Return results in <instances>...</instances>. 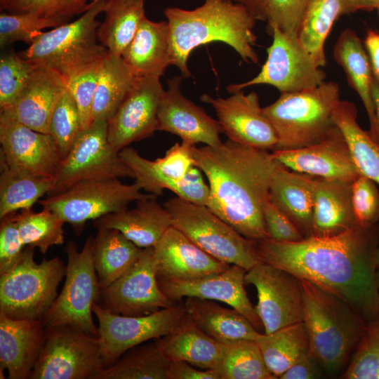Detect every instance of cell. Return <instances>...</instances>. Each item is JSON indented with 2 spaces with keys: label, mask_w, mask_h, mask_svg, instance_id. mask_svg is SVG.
Instances as JSON below:
<instances>
[{
  "label": "cell",
  "mask_w": 379,
  "mask_h": 379,
  "mask_svg": "<svg viewBox=\"0 0 379 379\" xmlns=\"http://www.w3.org/2000/svg\"><path fill=\"white\" fill-rule=\"evenodd\" d=\"M379 224L357 225L332 237L256 244L262 262L337 295L368 323L379 319L377 251Z\"/></svg>",
  "instance_id": "1"
},
{
  "label": "cell",
  "mask_w": 379,
  "mask_h": 379,
  "mask_svg": "<svg viewBox=\"0 0 379 379\" xmlns=\"http://www.w3.org/2000/svg\"><path fill=\"white\" fill-rule=\"evenodd\" d=\"M194 157L208 182L207 207L246 239L257 243L268 238L263 208L280 162L267 150L229 139L215 147L194 146Z\"/></svg>",
  "instance_id": "2"
},
{
  "label": "cell",
  "mask_w": 379,
  "mask_h": 379,
  "mask_svg": "<svg viewBox=\"0 0 379 379\" xmlns=\"http://www.w3.org/2000/svg\"><path fill=\"white\" fill-rule=\"evenodd\" d=\"M164 14L170 31L171 65L180 69L183 78L191 76L187 61L192 51L212 42L229 45L246 62H258L253 48L256 20L233 0H204L192 10L168 7Z\"/></svg>",
  "instance_id": "3"
},
{
  "label": "cell",
  "mask_w": 379,
  "mask_h": 379,
  "mask_svg": "<svg viewBox=\"0 0 379 379\" xmlns=\"http://www.w3.org/2000/svg\"><path fill=\"white\" fill-rule=\"evenodd\" d=\"M301 281L309 354L324 372L335 375L346 369L368 324L340 298L308 281Z\"/></svg>",
  "instance_id": "4"
},
{
  "label": "cell",
  "mask_w": 379,
  "mask_h": 379,
  "mask_svg": "<svg viewBox=\"0 0 379 379\" xmlns=\"http://www.w3.org/2000/svg\"><path fill=\"white\" fill-rule=\"evenodd\" d=\"M107 0L91 2L82 15L48 32H42L21 56L36 66L59 74L67 83L109 53L98 39L100 23L96 17L104 11Z\"/></svg>",
  "instance_id": "5"
},
{
  "label": "cell",
  "mask_w": 379,
  "mask_h": 379,
  "mask_svg": "<svg viewBox=\"0 0 379 379\" xmlns=\"http://www.w3.org/2000/svg\"><path fill=\"white\" fill-rule=\"evenodd\" d=\"M339 93L338 83L324 81L312 89L282 93L274 102L262 108L277 134L274 149L311 145L336 130L333 112L340 101Z\"/></svg>",
  "instance_id": "6"
},
{
  "label": "cell",
  "mask_w": 379,
  "mask_h": 379,
  "mask_svg": "<svg viewBox=\"0 0 379 379\" xmlns=\"http://www.w3.org/2000/svg\"><path fill=\"white\" fill-rule=\"evenodd\" d=\"M34 253V247L27 246L17 265L0 274V312L14 319H42L66 273L60 258L37 263Z\"/></svg>",
  "instance_id": "7"
},
{
  "label": "cell",
  "mask_w": 379,
  "mask_h": 379,
  "mask_svg": "<svg viewBox=\"0 0 379 379\" xmlns=\"http://www.w3.org/2000/svg\"><path fill=\"white\" fill-rule=\"evenodd\" d=\"M194 146L185 142H176L164 157L154 161L144 158L129 147L121 150L119 154L142 190L157 197L161 196L164 190H168L182 199L207 206L210 187L195 165Z\"/></svg>",
  "instance_id": "8"
},
{
  "label": "cell",
  "mask_w": 379,
  "mask_h": 379,
  "mask_svg": "<svg viewBox=\"0 0 379 379\" xmlns=\"http://www.w3.org/2000/svg\"><path fill=\"white\" fill-rule=\"evenodd\" d=\"M163 205L170 213L172 225L215 259L246 271L261 261L257 243L240 234L207 206L178 197Z\"/></svg>",
  "instance_id": "9"
},
{
  "label": "cell",
  "mask_w": 379,
  "mask_h": 379,
  "mask_svg": "<svg viewBox=\"0 0 379 379\" xmlns=\"http://www.w3.org/2000/svg\"><path fill=\"white\" fill-rule=\"evenodd\" d=\"M93 251V236L86 239L81 251L74 241L66 244L65 282L41 319L46 328L68 325L98 337L92 308L93 303L98 301L101 288L95 268Z\"/></svg>",
  "instance_id": "10"
},
{
  "label": "cell",
  "mask_w": 379,
  "mask_h": 379,
  "mask_svg": "<svg viewBox=\"0 0 379 379\" xmlns=\"http://www.w3.org/2000/svg\"><path fill=\"white\" fill-rule=\"evenodd\" d=\"M141 190L137 183L127 185L118 178L82 181L39 202L65 223L70 224L79 236L86 221L124 210L133 201L154 196Z\"/></svg>",
  "instance_id": "11"
},
{
  "label": "cell",
  "mask_w": 379,
  "mask_h": 379,
  "mask_svg": "<svg viewBox=\"0 0 379 379\" xmlns=\"http://www.w3.org/2000/svg\"><path fill=\"white\" fill-rule=\"evenodd\" d=\"M104 368L98 337L75 327L46 328V340L29 379H95Z\"/></svg>",
  "instance_id": "12"
},
{
  "label": "cell",
  "mask_w": 379,
  "mask_h": 379,
  "mask_svg": "<svg viewBox=\"0 0 379 379\" xmlns=\"http://www.w3.org/2000/svg\"><path fill=\"white\" fill-rule=\"evenodd\" d=\"M134 178L131 168L107 138V121H94L79 133L62 160L48 195L60 193L82 181Z\"/></svg>",
  "instance_id": "13"
},
{
  "label": "cell",
  "mask_w": 379,
  "mask_h": 379,
  "mask_svg": "<svg viewBox=\"0 0 379 379\" xmlns=\"http://www.w3.org/2000/svg\"><path fill=\"white\" fill-rule=\"evenodd\" d=\"M98 320V340L104 368L140 344L171 333L186 319L184 305H173L144 316L112 313L97 302L92 308Z\"/></svg>",
  "instance_id": "14"
},
{
  "label": "cell",
  "mask_w": 379,
  "mask_h": 379,
  "mask_svg": "<svg viewBox=\"0 0 379 379\" xmlns=\"http://www.w3.org/2000/svg\"><path fill=\"white\" fill-rule=\"evenodd\" d=\"M267 31L273 40L260 72L249 81L229 85L227 90L230 93L258 84L271 85L281 93H293L316 88L325 81L326 72L317 65L296 34L276 27Z\"/></svg>",
  "instance_id": "15"
},
{
  "label": "cell",
  "mask_w": 379,
  "mask_h": 379,
  "mask_svg": "<svg viewBox=\"0 0 379 379\" xmlns=\"http://www.w3.org/2000/svg\"><path fill=\"white\" fill-rule=\"evenodd\" d=\"M104 309L124 316H144L175 305L161 291L154 247L144 248L132 267L101 288L97 302Z\"/></svg>",
  "instance_id": "16"
},
{
  "label": "cell",
  "mask_w": 379,
  "mask_h": 379,
  "mask_svg": "<svg viewBox=\"0 0 379 379\" xmlns=\"http://www.w3.org/2000/svg\"><path fill=\"white\" fill-rule=\"evenodd\" d=\"M245 284L257 290L255 307L265 333L302 321V288L298 277L260 261L246 271Z\"/></svg>",
  "instance_id": "17"
},
{
  "label": "cell",
  "mask_w": 379,
  "mask_h": 379,
  "mask_svg": "<svg viewBox=\"0 0 379 379\" xmlns=\"http://www.w3.org/2000/svg\"><path fill=\"white\" fill-rule=\"evenodd\" d=\"M159 77H135L114 115L107 121V138L119 152L157 131V114L164 90Z\"/></svg>",
  "instance_id": "18"
},
{
  "label": "cell",
  "mask_w": 379,
  "mask_h": 379,
  "mask_svg": "<svg viewBox=\"0 0 379 379\" xmlns=\"http://www.w3.org/2000/svg\"><path fill=\"white\" fill-rule=\"evenodd\" d=\"M200 99L214 109L218 121L229 140L260 149H274L278 143L275 129L265 116L256 92L232 93L226 98L203 94Z\"/></svg>",
  "instance_id": "19"
},
{
  "label": "cell",
  "mask_w": 379,
  "mask_h": 379,
  "mask_svg": "<svg viewBox=\"0 0 379 379\" xmlns=\"http://www.w3.org/2000/svg\"><path fill=\"white\" fill-rule=\"evenodd\" d=\"M1 157L11 168L53 178L62 158L50 134L0 117Z\"/></svg>",
  "instance_id": "20"
},
{
  "label": "cell",
  "mask_w": 379,
  "mask_h": 379,
  "mask_svg": "<svg viewBox=\"0 0 379 379\" xmlns=\"http://www.w3.org/2000/svg\"><path fill=\"white\" fill-rule=\"evenodd\" d=\"M182 76H175L168 81L157 114V131L178 135L190 145L204 143L215 147L220 145L222 128L218 120L211 117L200 107L181 92Z\"/></svg>",
  "instance_id": "21"
},
{
  "label": "cell",
  "mask_w": 379,
  "mask_h": 379,
  "mask_svg": "<svg viewBox=\"0 0 379 379\" xmlns=\"http://www.w3.org/2000/svg\"><path fill=\"white\" fill-rule=\"evenodd\" d=\"M246 273L242 267L232 265L222 272L197 279L158 281L163 293L173 301L195 297L222 302L238 310L257 330H261L262 324L244 288Z\"/></svg>",
  "instance_id": "22"
},
{
  "label": "cell",
  "mask_w": 379,
  "mask_h": 379,
  "mask_svg": "<svg viewBox=\"0 0 379 379\" xmlns=\"http://www.w3.org/2000/svg\"><path fill=\"white\" fill-rule=\"evenodd\" d=\"M272 154L286 168L311 176L353 181L360 175L338 127L315 144L296 149H274Z\"/></svg>",
  "instance_id": "23"
},
{
  "label": "cell",
  "mask_w": 379,
  "mask_h": 379,
  "mask_svg": "<svg viewBox=\"0 0 379 379\" xmlns=\"http://www.w3.org/2000/svg\"><path fill=\"white\" fill-rule=\"evenodd\" d=\"M158 281H188L222 272L224 263L171 226L154 246Z\"/></svg>",
  "instance_id": "24"
},
{
  "label": "cell",
  "mask_w": 379,
  "mask_h": 379,
  "mask_svg": "<svg viewBox=\"0 0 379 379\" xmlns=\"http://www.w3.org/2000/svg\"><path fill=\"white\" fill-rule=\"evenodd\" d=\"M66 86L59 74L46 67L36 66L18 98L1 110L0 117L48 133L52 113Z\"/></svg>",
  "instance_id": "25"
},
{
  "label": "cell",
  "mask_w": 379,
  "mask_h": 379,
  "mask_svg": "<svg viewBox=\"0 0 379 379\" xmlns=\"http://www.w3.org/2000/svg\"><path fill=\"white\" fill-rule=\"evenodd\" d=\"M41 319H14L0 312V373L9 379H27L46 340Z\"/></svg>",
  "instance_id": "26"
},
{
  "label": "cell",
  "mask_w": 379,
  "mask_h": 379,
  "mask_svg": "<svg viewBox=\"0 0 379 379\" xmlns=\"http://www.w3.org/2000/svg\"><path fill=\"white\" fill-rule=\"evenodd\" d=\"M152 196L135 201L131 209L109 213L94 220L96 229L112 228L142 248L154 247L171 227L170 213Z\"/></svg>",
  "instance_id": "27"
},
{
  "label": "cell",
  "mask_w": 379,
  "mask_h": 379,
  "mask_svg": "<svg viewBox=\"0 0 379 379\" xmlns=\"http://www.w3.org/2000/svg\"><path fill=\"white\" fill-rule=\"evenodd\" d=\"M353 181L313 179L312 236L332 237L357 225L351 201Z\"/></svg>",
  "instance_id": "28"
},
{
  "label": "cell",
  "mask_w": 379,
  "mask_h": 379,
  "mask_svg": "<svg viewBox=\"0 0 379 379\" xmlns=\"http://www.w3.org/2000/svg\"><path fill=\"white\" fill-rule=\"evenodd\" d=\"M170 42L168 22L145 16L121 57L135 77L160 78L171 65Z\"/></svg>",
  "instance_id": "29"
},
{
  "label": "cell",
  "mask_w": 379,
  "mask_h": 379,
  "mask_svg": "<svg viewBox=\"0 0 379 379\" xmlns=\"http://www.w3.org/2000/svg\"><path fill=\"white\" fill-rule=\"evenodd\" d=\"M313 179L307 174L291 172L280 163L270 187V201L294 223L305 238L312 236Z\"/></svg>",
  "instance_id": "30"
},
{
  "label": "cell",
  "mask_w": 379,
  "mask_h": 379,
  "mask_svg": "<svg viewBox=\"0 0 379 379\" xmlns=\"http://www.w3.org/2000/svg\"><path fill=\"white\" fill-rule=\"evenodd\" d=\"M333 58L344 70L347 83L359 95L369 120V133L379 143V127L371 93L373 78L364 41L351 29L343 30L334 46Z\"/></svg>",
  "instance_id": "31"
},
{
  "label": "cell",
  "mask_w": 379,
  "mask_h": 379,
  "mask_svg": "<svg viewBox=\"0 0 379 379\" xmlns=\"http://www.w3.org/2000/svg\"><path fill=\"white\" fill-rule=\"evenodd\" d=\"M189 318L221 344L255 340L259 332L238 310L222 307L214 300L186 298L183 304Z\"/></svg>",
  "instance_id": "32"
},
{
  "label": "cell",
  "mask_w": 379,
  "mask_h": 379,
  "mask_svg": "<svg viewBox=\"0 0 379 379\" xmlns=\"http://www.w3.org/2000/svg\"><path fill=\"white\" fill-rule=\"evenodd\" d=\"M171 361H183L204 370H216L223 344L206 334L187 316L171 333L156 339Z\"/></svg>",
  "instance_id": "33"
},
{
  "label": "cell",
  "mask_w": 379,
  "mask_h": 379,
  "mask_svg": "<svg viewBox=\"0 0 379 379\" xmlns=\"http://www.w3.org/2000/svg\"><path fill=\"white\" fill-rule=\"evenodd\" d=\"M97 230L93 258L99 285L103 288L128 271L144 248L136 246L116 229Z\"/></svg>",
  "instance_id": "34"
},
{
  "label": "cell",
  "mask_w": 379,
  "mask_h": 379,
  "mask_svg": "<svg viewBox=\"0 0 379 379\" xmlns=\"http://www.w3.org/2000/svg\"><path fill=\"white\" fill-rule=\"evenodd\" d=\"M357 119L355 105L340 100L333 112L334 122L347 142L359 174L379 185V143L360 127Z\"/></svg>",
  "instance_id": "35"
},
{
  "label": "cell",
  "mask_w": 379,
  "mask_h": 379,
  "mask_svg": "<svg viewBox=\"0 0 379 379\" xmlns=\"http://www.w3.org/2000/svg\"><path fill=\"white\" fill-rule=\"evenodd\" d=\"M53 187V178L10 167L0 157V219L32 206Z\"/></svg>",
  "instance_id": "36"
},
{
  "label": "cell",
  "mask_w": 379,
  "mask_h": 379,
  "mask_svg": "<svg viewBox=\"0 0 379 379\" xmlns=\"http://www.w3.org/2000/svg\"><path fill=\"white\" fill-rule=\"evenodd\" d=\"M105 16L98 28V41L109 53L121 56L145 17V0H107Z\"/></svg>",
  "instance_id": "37"
},
{
  "label": "cell",
  "mask_w": 379,
  "mask_h": 379,
  "mask_svg": "<svg viewBox=\"0 0 379 379\" xmlns=\"http://www.w3.org/2000/svg\"><path fill=\"white\" fill-rule=\"evenodd\" d=\"M270 372L279 378L294 362L309 354V339L302 321L255 339Z\"/></svg>",
  "instance_id": "38"
},
{
  "label": "cell",
  "mask_w": 379,
  "mask_h": 379,
  "mask_svg": "<svg viewBox=\"0 0 379 379\" xmlns=\"http://www.w3.org/2000/svg\"><path fill=\"white\" fill-rule=\"evenodd\" d=\"M135 78L121 56L108 53L101 62L93 104L92 121H107L114 115Z\"/></svg>",
  "instance_id": "39"
},
{
  "label": "cell",
  "mask_w": 379,
  "mask_h": 379,
  "mask_svg": "<svg viewBox=\"0 0 379 379\" xmlns=\"http://www.w3.org/2000/svg\"><path fill=\"white\" fill-rule=\"evenodd\" d=\"M342 15V0H310L297 36L318 67L326 65L324 44L335 21Z\"/></svg>",
  "instance_id": "40"
},
{
  "label": "cell",
  "mask_w": 379,
  "mask_h": 379,
  "mask_svg": "<svg viewBox=\"0 0 379 379\" xmlns=\"http://www.w3.org/2000/svg\"><path fill=\"white\" fill-rule=\"evenodd\" d=\"M170 362L155 339L129 350L95 379H167Z\"/></svg>",
  "instance_id": "41"
},
{
  "label": "cell",
  "mask_w": 379,
  "mask_h": 379,
  "mask_svg": "<svg viewBox=\"0 0 379 379\" xmlns=\"http://www.w3.org/2000/svg\"><path fill=\"white\" fill-rule=\"evenodd\" d=\"M220 379H275L267 368L255 340H240L223 344L215 370Z\"/></svg>",
  "instance_id": "42"
},
{
  "label": "cell",
  "mask_w": 379,
  "mask_h": 379,
  "mask_svg": "<svg viewBox=\"0 0 379 379\" xmlns=\"http://www.w3.org/2000/svg\"><path fill=\"white\" fill-rule=\"evenodd\" d=\"M14 218L25 246L37 247L45 254L50 247L64 243L65 222L51 210H22Z\"/></svg>",
  "instance_id": "43"
},
{
  "label": "cell",
  "mask_w": 379,
  "mask_h": 379,
  "mask_svg": "<svg viewBox=\"0 0 379 379\" xmlns=\"http://www.w3.org/2000/svg\"><path fill=\"white\" fill-rule=\"evenodd\" d=\"M242 5L255 20L267 22V29L278 27L296 34L310 0H233Z\"/></svg>",
  "instance_id": "44"
},
{
  "label": "cell",
  "mask_w": 379,
  "mask_h": 379,
  "mask_svg": "<svg viewBox=\"0 0 379 379\" xmlns=\"http://www.w3.org/2000/svg\"><path fill=\"white\" fill-rule=\"evenodd\" d=\"M67 20L46 17L37 11L20 13L3 12L0 14V46L4 48L17 41L30 45L44 29L57 27Z\"/></svg>",
  "instance_id": "45"
},
{
  "label": "cell",
  "mask_w": 379,
  "mask_h": 379,
  "mask_svg": "<svg viewBox=\"0 0 379 379\" xmlns=\"http://www.w3.org/2000/svg\"><path fill=\"white\" fill-rule=\"evenodd\" d=\"M81 130L79 109L66 87L52 113L48 132L58 149L62 160L71 150Z\"/></svg>",
  "instance_id": "46"
},
{
  "label": "cell",
  "mask_w": 379,
  "mask_h": 379,
  "mask_svg": "<svg viewBox=\"0 0 379 379\" xmlns=\"http://www.w3.org/2000/svg\"><path fill=\"white\" fill-rule=\"evenodd\" d=\"M345 379H379V319L368 324L346 369Z\"/></svg>",
  "instance_id": "47"
},
{
  "label": "cell",
  "mask_w": 379,
  "mask_h": 379,
  "mask_svg": "<svg viewBox=\"0 0 379 379\" xmlns=\"http://www.w3.org/2000/svg\"><path fill=\"white\" fill-rule=\"evenodd\" d=\"M36 65L14 51L0 59V109L11 105L29 81Z\"/></svg>",
  "instance_id": "48"
},
{
  "label": "cell",
  "mask_w": 379,
  "mask_h": 379,
  "mask_svg": "<svg viewBox=\"0 0 379 379\" xmlns=\"http://www.w3.org/2000/svg\"><path fill=\"white\" fill-rule=\"evenodd\" d=\"M351 201L358 225L370 227L379 220V192L375 182L359 175L352 183Z\"/></svg>",
  "instance_id": "49"
},
{
  "label": "cell",
  "mask_w": 379,
  "mask_h": 379,
  "mask_svg": "<svg viewBox=\"0 0 379 379\" xmlns=\"http://www.w3.org/2000/svg\"><path fill=\"white\" fill-rule=\"evenodd\" d=\"M102 61L87 68L67 83V89L79 109L82 129L92 123L93 104Z\"/></svg>",
  "instance_id": "50"
},
{
  "label": "cell",
  "mask_w": 379,
  "mask_h": 379,
  "mask_svg": "<svg viewBox=\"0 0 379 379\" xmlns=\"http://www.w3.org/2000/svg\"><path fill=\"white\" fill-rule=\"evenodd\" d=\"M15 213L1 218L0 274L12 270L23 253V244L14 218Z\"/></svg>",
  "instance_id": "51"
},
{
  "label": "cell",
  "mask_w": 379,
  "mask_h": 379,
  "mask_svg": "<svg viewBox=\"0 0 379 379\" xmlns=\"http://www.w3.org/2000/svg\"><path fill=\"white\" fill-rule=\"evenodd\" d=\"M263 218L268 238L281 242H293L305 237L294 223L270 199L263 208Z\"/></svg>",
  "instance_id": "52"
},
{
  "label": "cell",
  "mask_w": 379,
  "mask_h": 379,
  "mask_svg": "<svg viewBox=\"0 0 379 379\" xmlns=\"http://www.w3.org/2000/svg\"><path fill=\"white\" fill-rule=\"evenodd\" d=\"M88 6L86 0H46L41 13L46 17L68 20L74 15L85 12Z\"/></svg>",
  "instance_id": "53"
},
{
  "label": "cell",
  "mask_w": 379,
  "mask_h": 379,
  "mask_svg": "<svg viewBox=\"0 0 379 379\" xmlns=\"http://www.w3.org/2000/svg\"><path fill=\"white\" fill-rule=\"evenodd\" d=\"M324 370L309 354L294 362L279 378L316 379L323 376Z\"/></svg>",
  "instance_id": "54"
},
{
  "label": "cell",
  "mask_w": 379,
  "mask_h": 379,
  "mask_svg": "<svg viewBox=\"0 0 379 379\" xmlns=\"http://www.w3.org/2000/svg\"><path fill=\"white\" fill-rule=\"evenodd\" d=\"M167 379H220L215 370L197 368L183 361H171Z\"/></svg>",
  "instance_id": "55"
},
{
  "label": "cell",
  "mask_w": 379,
  "mask_h": 379,
  "mask_svg": "<svg viewBox=\"0 0 379 379\" xmlns=\"http://www.w3.org/2000/svg\"><path fill=\"white\" fill-rule=\"evenodd\" d=\"M373 75L379 84V32L368 29L364 41Z\"/></svg>",
  "instance_id": "56"
},
{
  "label": "cell",
  "mask_w": 379,
  "mask_h": 379,
  "mask_svg": "<svg viewBox=\"0 0 379 379\" xmlns=\"http://www.w3.org/2000/svg\"><path fill=\"white\" fill-rule=\"evenodd\" d=\"M46 1V0H6L2 10L12 13L36 11L41 13Z\"/></svg>",
  "instance_id": "57"
},
{
  "label": "cell",
  "mask_w": 379,
  "mask_h": 379,
  "mask_svg": "<svg viewBox=\"0 0 379 379\" xmlns=\"http://www.w3.org/2000/svg\"><path fill=\"white\" fill-rule=\"evenodd\" d=\"M379 6V0H342V15L357 11H372Z\"/></svg>",
  "instance_id": "58"
},
{
  "label": "cell",
  "mask_w": 379,
  "mask_h": 379,
  "mask_svg": "<svg viewBox=\"0 0 379 379\" xmlns=\"http://www.w3.org/2000/svg\"><path fill=\"white\" fill-rule=\"evenodd\" d=\"M371 93L373 99L375 115L379 127V84L374 78V77L371 83Z\"/></svg>",
  "instance_id": "59"
},
{
  "label": "cell",
  "mask_w": 379,
  "mask_h": 379,
  "mask_svg": "<svg viewBox=\"0 0 379 379\" xmlns=\"http://www.w3.org/2000/svg\"><path fill=\"white\" fill-rule=\"evenodd\" d=\"M376 261H377L378 268H379V247L377 251Z\"/></svg>",
  "instance_id": "60"
},
{
  "label": "cell",
  "mask_w": 379,
  "mask_h": 379,
  "mask_svg": "<svg viewBox=\"0 0 379 379\" xmlns=\"http://www.w3.org/2000/svg\"><path fill=\"white\" fill-rule=\"evenodd\" d=\"M6 2V0H0V8H1V10H2V8H3V7L4 6Z\"/></svg>",
  "instance_id": "61"
},
{
  "label": "cell",
  "mask_w": 379,
  "mask_h": 379,
  "mask_svg": "<svg viewBox=\"0 0 379 379\" xmlns=\"http://www.w3.org/2000/svg\"><path fill=\"white\" fill-rule=\"evenodd\" d=\"M377 279H378V288H379V268L378 269V272H377Z\"/></svg>",
  "instance_id": "62"
},
{
  "label": "cell",
  "mask_w": 379,
  "mask_h": 379,
  "mask_svg": "<svg viewBox=\"0 0 379 379\" xmlns=\"http://www.w3.org/2000/svg\"><path fill=\"white\" fill-rule=\"evenodd\" d=\"M99 0H92L91 2H96V1H98Z\"/></svg>",
  "instance_id": "63"
},
{
  "label": "cell",
  "mask_w": 379,
  "mask_h": 379,
  "mask_svg": "<svg viewBox=\"0 0 379 379\" xmlns=\"http://www.w3.org/2000/svg\"><path fill=\"white\" fill-rule=\"evenodd\" d=\"M377 11H378V16H379V6L378 7Z\"/></svg>",
  "instance_id": "64"
}]
</instances>
